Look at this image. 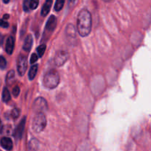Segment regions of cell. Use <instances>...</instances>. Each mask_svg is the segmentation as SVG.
<instances>
[{
	"instance_id": "cell-1",
	"label": "cell",
	"mask_w": 151,
	"mask_h": 151,
	"mask_svg": "<svg viewBox=\"0 0 151 151\" xmlns=\"http://www.w3.org/2000/svg\"><path fill=\"white\" fill-rule=\"evenodd\" d=\"M77 27L78 32L82 37L89 35L91 29V16L88 10L86 9L81 10L78 16Z\"/></svg>"
},
{
	"instance_id": "cell-2",
	"label": "cell",
	"mask_w": 151,
	"mask_h": 151,
	"mask_svg": "<svg viewBox=\"0 0 151 151\" xmlns=\"http://www.w3.org/2000/svg\"><path fill=\"white\" fill-rule=\"evenodd\" d=\"M60 82V75L55 69L47 72L44 77V85L46 88L52 89L58 86Z\"/></svg>"
},
{
	"instance_id": "cell-3",
	"label": "cell",
	"mask_w": 151,
	"mask_h": 151,
	"mask_svg": "<svg viewBox=\"0 0 151 151\" xmlns=\"http://www.w3.org/2000/svg\"><path fill=\"white\" fill-rule=\"evenodd\" d=\"M47 125V119L44 113H37L32 122V128L36 133H40Z\"/></svg>"
},
{
	"instance_id": "cell-4",
	"label": "cell",
	"mask_w": 151,
	"mask_h": 151,
	"mask_svg": "<svg viewBox=\"0 0 151 151\" xmlns=\"http://www.w3.org/2000/svg\"><path fill=\"white\" fill-rule=\"evenodd\" d=\"M27 68V59L24 55L21 54L17 60V71L20 76H23Z\"/></svg>"
},
{
	"instance_id": "cell-5",
	"label": "cell",
	"mask_w": 151,
	"mask_h": 151,
	"mask_svg": "<svg viewBox=\"0 0 151 151\" xmlns=\"http://www.w3.org/2000/svg\"><path fill=\"white\" fill-rule=\"evenodd\" d=\"M47 109V101L43 97H38L35 100L33 103V109L37 113H44Z\"/></svg>"
},
{
	"instance_id": "cell-6",
	"label": "cell",
	"mask_w": 151,
	"mask_h": 151,
	"mask_svg": "<svg viewBox=\"0 0 151 151\" xmlns=\"http://www.w3.org/2000/svg\"><path fill=\"white\" fill-rule=\"evenodd\" d=\"M68 58H69V54L67 52L63 51V50L59 51L55 56V63L58 66H61L67 61Z\"/></svg>"
},
{
	"instance_id": "cell-7",
	"label": "cell",
	"mask_w": 151,
	"mask_h": 151,
	"mask_svg": "<svg viewBox=\"0 0 151 151\" xmlns=\"http://www.w3.org/2000/svg\"><path fill=\"white\" fill-rule=\"evenodd\" d=\"M25 122H26V117L24 116V117L21 120V122H19V124L18 125V126L16 127V130H15L13 136H14L15 138L17 139H20L22 138L24 130Z\"/></svg>"
},
{
	"instance_id": "cell-8",
	"label": "cell",
	"mask_w": 151,
	"mask_h": 151,
	"mask_svg": "<svg viewBox=\"0 0 151 151\" xmlns=\"http://www.w3.org/2000/svg\"><path fill=\"white\" fill-rule=\"evenodd\" d=\"M14 45H15V39L13 36H9L7 40L5 46V50L7 52V54L11 55L13 53V50H14Z\"/></svg>"
},
{
	"instance_id": "cell-9",
	"label": "cell",
	"mask_w": 151,
	"mask_h": 151,
	"mask_svg": "<svg viewBox=\"0 0 151 151\" xmlns=\"http://www.w3.org/2000/svg\"><path fill=\"white\" fill-rule=\"evenodd\" d=\"M56 26H57V19L55 16L52 15L47 21V24H46V29L48 31H53L55 29Z\"/></svg>"
},
{
	"instance_id": "cell-10",
	"label": "cell",
	"mask_w": 151,
	"mask_h": 151,
	"mask_svg": "<svg viewBox=\"0 0 151 151\" xmlns=\"http://www.w3.org/2000/svg\"><path fill=\"white\" fill-rule=\"evenodd\" d=\"M0 144H1V147H4L7 150H10L13 148V142L8 137H3V138H1Z\"/></svg>"
},
{
	"instance_id": "cell-11",
	"label": "cell",
	"mask_w": 151,
	"mask_h": 151,
	"mask_svg": "<svg viewBox=\"0 0 151 151\" xmlns=\"http://www.w3.org/2000/svg\"><path fill=\"white\" fill-rule=\"evenodd\" d=\"M32 46V36L31 35H28L24 40V43L23 45V50L26 52L30 51Z\"/></svg>"
},
{
	"instance_id": "cell-12",
	"label": "cell",
	"mask_w": 151,
	"mask_h": 151,
	"mask_svg": "<svg viewBox=\"0 0 151 151\" xmlns=\"http://www.w3.org/2000/svg\"><path fill=\"white\" fill-rule=\"evenodd\" d=\"M52 4V0H47L45 1V3L43 5L42 9H41V16H46L50 12V8H51Z\"/></svg>"
},
{
	"instance_id": "cell-13",
	"label": "cell",
	"mask_w": 151,
	"mask_h": 151,
	"mask_svg": "<svg viewBox=\"0 0 151 151\" xmlns=\"http://www.w3.org/2000/svg\"><path fill=\"white\" fill-rule=\"evenodd\" d=\"M38 65L35 64V65H32V67L30 68L29 71V73H28V77H29V79L30 81L33 80L35 78V75H36L37 72H38Z\"/></svg>"
},
{
	"instance_id": "cell-14",
	"label": "cell",
	"mask_w": 151,
	"mask_h": 151,
	"mask_svg": "<svg viewBox=\"0 0 151 151\" xmlns=\"http://www.w3.org/2000/svg\"><path fill=\"white\" fill-rule=\"evenodd\" d=\"M15 79V72L14 70H10L8 72L6 76V83L7 85H11Z\"/></svg>"
},
{
	"instance_id": "cell-15",
	"label": "cell",
	"mask_w": 151,
	"mask_h": 151,
	"mask_svg": "<svg viewBox=\"0 0 151 151\" xmlns=\"http://www.w3.org/2000/svg\"><path fill=\"white\" fill-rule=\"evenodd\" d=\"M11 99V97H10V91H9L8 88H4L2 91V100L4 103H8L9 101Z\"/></svg>"
},
{
	"instance_id": "cell-16",
	"label": "cell",
	"mask_w": 151,
	"mask_h": 151,
	"mask_svg": "<svg viewBox=\"0 0 151 151\" xmlns=\"http://www.w3.org/2000/svg\"><path fill=\"white\" fill-rule=\"evenodd\" d=\"M66 34L68 36H71L75 38L76 36V32H75V29L72 24H69L66 27Z\"/></svg>"
},
{
	"instance_id": "cell-17",
	"label": "cell",
	"mask_w": 151,
	"mask_h": 151,
	"mask_svg": "<svg viewBox=\"0 0 151 151\" xmlns=\"http://www.w3.org/2000/svg\"><path fill=\"white\" fill-rule=\"evenodd\" d=\"M64 3V0H58L55 2V10L57 12L60 11V10L63 8Z\"/></svg>"
},
{
	"instance_id": "cell-18",
	"label": "cell",
	"mask_w": 151,
	"mask_h": 151,
	"mask_svg": "<svg viewBox=\"0 0 151 151\" xmlns=\"http://www.w3.org/2000/svg\"><path fill=\"white\" fill-rule=\"evenodd\" d=\"M45 50H46L45 44H41V45H40L39 47L37 48V52H38V55H38V57L41 58L43 55H44V53L45 52Z\"/></svg>"
},
{
	"instance_id": "cell-19",
	"label": "cell",
	"mask_w": 151,
	"mask_h": 151,
	"mask_svg": "<svg viewBox=\"0 0 151 151\" xmlns=\"http://www.w3.org/2000/svg\"><path fill=\"white\" fill-rule=\"evenodd\" d=\"M36 143H38V140L37 139L31 140L30 142H29V149H32V150H37V149H38V145H35V144H36Z\"/></svg>"
},
{
	"instance_id": "cell-20",
	"label": "cell",
	"mask_w": 151,
	"mask_h": 151,
	"mask_svg": "<svg viewBox=\"0 0 151 151\" xmlns=\"http://www.w3.org/2000/svg\"><path fill=\"white\" fill-rule=\"evenodd\" d=\"M38 5V1L37 0H31L29 3V7L31 10H35L37 8Z\"/></svg>"
},
{
	"instance_id": "cell-21",
	"label": "cell",
	"mask_w": 151,
	"mask_h": 151,
	"mask_svg": "<svg viewBox=\"0 0 151 151\" xmlns=\"http://www.w3.org/2000/svg\"><path fill=\"white\" fill-rule=\"evenodd\" d=\"M19 115H20V111H19V109L15 108V109H13V110H12L11 116L13 119H17L19 116Z\"/></svg>"
},
{
	"instance_id": "cell-22",
	"label": "cell",
	"mask_w": 151,
	"mask_h": 151,
	"mask_svg": "<svg viewBox=\"0 0 151 151\" xmlns=\"http://www.w3.org/2000/svg\"><path fill=\"white\" fill-rule=\"evenodd\" d=\"M7 66V61L3 56L0 55V69H4Z\"/></svg>"
},
{
	"instance_id": "cell-23",
	"label": "cell",
	"mask_w": 151,
	"mask_h": 151,
	"mask_svg": "<svg viewBox=\"0 0 151 151\" xmlns=\"http://www.w3.org/2000/svg\"><path fill=\"white\" fill-rule=\"evenodd\" d=\"M19 93H20V88L18 86H16L13 89V94L14 95V97H17L19 96Z\"/></svg>"
},
{
	"instance_id": "cell-24",
	"label": "cell",
	"mask_w": 151,
	"mask_h": 151,
	"mask_svg": "<svg viewBox=\"0 0 151 151\" xmlns=\"http://www.w3.org/2000/svg\"><path fill=\"white\" fill-rule=\"evenodd\" d=\"M38 56L37 55V54H35V53H33V54L31 55V58H30V63H32V64H33L34 63H35V62L38 60Z\"/></svg>"
},
{
	"instance_id": "cell-25",
	"label": "cell",
	"mask_w": 151,
	"mask_h": 151,
	"mask_svg": "<svg viewBox=\"0 0 151 151\" xmlns=\"http://www.w3.org/2000/svg\"><path fill=\"white\" fill-rule=\"evenodd\" d=\"M0 27L4 28H7L9 27V24L4 19H0Z\"/></svg>"
},
{
	"instance_id": "cell-26",
	"label": "cell",
	"mask_w": 151,
	"mask_h": 151,
	"mask_svg": "<svg viewBox=\"0 0 151 151\" xmlns=\"http://www.w3.org/2000/svg\"><path fill=\"white\" fill-rule=\"evenodd\" d=\"M29 1L28 0H26V1H24V10L26 12H28L29 10Z\"/></svg>"
},
{
	"instance_id": "cell-27",
	"label": "cell",
	"mask_w": 151,
	"mask_h": 151,
	"mask_svg": "<svg viewBox=\"0 0 151 151\" xmlns=\"http://www.w3.org/2000/svg\"><path fill=\"white\" fill-rule=\"evenodd\" d=\"M3 41H4V36L0 33V46L3 44Z\"/></svg>"
},
{
	"instance_id": "cell-28",
	"label": "cell",
	"mask_w": 151,
	"mask_h": 151,
	"mask_svg": "<svg viewBox=\"0 0 151 151\" xmlns=\"http://www.w3.org/2000/svg\"><path fill=\"white\" fill-rule=\"evenodd\" d=\"M9 18H10V16L8 14H5L3 16V19H8Z\"/></svg>"
},
{
	"instance_id": "cell-29",
	"label": "cell",
	"mask_w": 151,
	"mask_h": 151,
	"mask_svg": "<svg viewBox=\"0 0 151 151\" xmlns=\"http://www.w3.org/2000/svg\"><path fill=\"white\" fill-rule=\"evenodd\" d=\"M1 119H0V129H1Z\"/></svg>"
},
{
	"instance_id": "cell-30",
	"label": "cell",
	"mask_w": 151,
	"mask_h": 151,
	"mask_svg": "<svg viewBox=\"0 0 151 151\" xmlns=\"http://www.w3.org/2000/svg\"><path fill=\"white\" fill-rule=\"evenodd\" d=\"M9 2V1H4V3H6V4H7V3H8Z\"/></svg>"
},
{
	"instance_id": "cell-31",
	"label": "cell",
	"mask_w": 151,
	"mask_h": 151,
	"mask_svg": "<svg viewBox=\"0 0 151 151\" xmlns=\"http://www.w3.org/2000/svg\"><path fill=\"white\" fill-rule=\"evenodd\" d=\"M0 86H1V81H0Z\"/></svg>"
}]
</instances>
